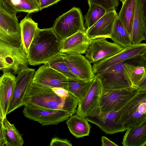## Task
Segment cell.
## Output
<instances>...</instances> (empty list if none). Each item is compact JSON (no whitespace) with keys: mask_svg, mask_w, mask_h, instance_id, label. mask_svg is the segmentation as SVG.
Masks as SVG:
<instances>
[{"mask_svg":"<svg viewBox=\"0 0 146 146\" xmlns=\"http://www.w3.org/2000/svg\"><path fill=\"white\" fill-rule=\"evenodd\" d=\"M23 113L26 117L37 121L42 126L56 125L67 120L71 115L68 112L63 110L25 105Z\"/></svg>","mask_w":146,"mask_h":146,"instance_id":"obj_10","label":"cell"},{"mask_svg":"<svg viewBox=\"0 0 146 146\" xmlns=\"http://www.w3.org/2000/svg\"><path fill=\"white\" fill-rule=\"evenodd\" d=\"M16 14L0 5V40L17 47L21 45V40L20 23Z\"/></svg>","mask_w":146,"mask_h":146,"instance_id":"obj_8","label":"cell"},{"mask_svg":"<svg viewBox=\"0 0 146 146\" xmlns=\"http://www.w3.org/2000/svg\"><path fill=\"white\" fill-rule=\"evenodd\" d=\"M32 82L52 87H60L67 90V78L44 64L35 71Z\"/></svg>","mask_w":146,"mask_h":146,"instance_id":"obj_15","label":"cell"},{"mask_svg":"<svg viewBox=\"0 0 146 146\" xmlns=\"http://www.w3.org/2000/svg\"><path fill=\"white\" fill-rule=\"evenodd\" d=\"M0 5L8 11L16 13L11 3L10 0H0Z\"/></svg>","mask_w":146,"mask_h":146,"instance_id":"obj_35","label":"cell"},{"mask_svg":"<svg viewBox=\"0 0 146 146\" xmlns=\"http://www.w3.org/2000/svg\"><path fill=\"white\" fill-rule=\"evenodd\" d=\"M102 145V146H118V145L110 140L104 136L101 137Z\"/></svg>","mask_w":146,"mask_h":146,"instance_id":"obj_37","label":"cell"},{"mask_svg":"<svg viewBox=\"0 0 146 146\" xmlns=\"http://www.w3.org/2000/svg\"><path fill=\"white\" fill-rule=\"evenodd\" d=\"M89 8L84 16L86 31L90 27L107 12L101 7L94 4H89Z\"/></svg>","mask_w":146,"mask_h":146,"instance_id":"obj_29","label":"cell"},{"mask_svg":"<svg viewBox=\"0 0 146 146\" xmlns=\"http://www.w3.org/2000/svg\"><path fill=\"white\" fill-rule=\"evenodd\" d=\"M139 90L131 87L101 93L100 112L118 111L136 95Z\"/></svg>","mask_w":146,"mask_h":146,"instance_id":"obj_6","label":"cell"},{"mask_svg":"<svg viewBox=\"0 0 146 146\" xmlns=\"http://www.w3.org/2000/svg\"><path fill=\"white\" fill-rule=\"evenodd\" d=\"M35 70L28 67L21 70L15 78V85L7 111V114L23 105V100L31 82Z\"/></svg>","mask_w":146,"mask_h":146,"instance_id":"obj_13","label":"cell"},{"mask_svg":"<svg viewBox=\"0 0 146 146\" xmlns=\"http://www.w3.org/2000/svg\"><path fill=\"white\" fill-rule=\"evenodd\" d=\"M61 0H40V11L52 5Z\"/></svg>","mask_w":146,"mask_h":146,"instance_id":"obj_36","label":"cell"},{"mask_svg":"<svg viewBox=\"0 0 146 146\" xmlns=\"http://www.w3.org/2000/svg\"><path fill=\"white\" fill-rule=\"evenodd\" d=\"M2 125L4 135L7 146H22L24 141L21 135L14 125L10 123L5 117Z\"/></svg>","mask_w":146,"mask_h":146,"instance_id":"obj_27","label":"cell"},{"mask_svg":"<svg viewBox=\"0 0 146 146\" xmlns=\"http://www.w3.org/2000/svg\"><path fill=\"white\" fill-rule=\"evenodd\" d=\"M93 78L86 80L76 77L67 78V90L79 102L83 99L87 93Z\"/></svg>","mask_w":146,"mask_h":146,"instance_id":"obj_25","label":"cell"},{"mask_svg":"<svg viewBox=\"0 0 146 146\" xmlns=\"http://www.w3.org/2000/svg\"><path fill=\"white\" fill-rule=\"evenodd\" d=\"M132 44L146 40V0H136L131 34Z\"/></svg>","mask_w":146,"mask_h":146,"instance_id":"obj_16","label":"cell"},{"mask_svg":"<svg viewBox=\"0 0 146 146\" xmlns=\"http://www.w3.org/2000/svg\"><path fill=\"white\" fill-rule=\"evenodd\" d=\"M46 64L67 78L76 77L69 70L62 53L51 59Z\"/></svg>","mask_w":146,"mask_h":146,"instance_id":"obj_31","label":"cell"},{"mask_svg":"<svg viewBox=\"0 0 146 146\" xmlns=\"http://www.w3.org/2000/svg\"><path fill=\"white\" fill-rule=\"evenodd\" d=\"M123 63L135 66H146V52L127 60Z\"/></svg>","mask_w":146,"mask_h":146,"instance_id":"obj_33","label":"cell"},{"mask_svg":"<svg viewBox=\"0 0 146 146\" xmlns=\"http://www.w3.org/2000/svg\"><path fill=\"white\" fill-rule=\"evenodd\" d=\"M35 0L37 2V3H38V4L39 5L40 4V0Z\"/></svg>","mask_w":146,"mask_h":146,"instance_id":"obj_41","label":"cell"},{"mask_svg":"<svg viewBox=\"0 0 146 146\" xmlns=\"http://www.w3.org/2000/svg\"><path fill=\"white\" fill-rule=\"evenodd\" d=\"M28 14L20 23L21 45L27 56L31 44L38 28V24Z\"/></svg>","mask_w":146,"mask_h":146,"instance_id":"obj_22","label":"cell"},{"mask_svg":"<svg viewBox=\"0 0 146 146\" xmlns=\"http://www.w3.org/2000/svg\"><path fill=\"white\" fill-rule=\"evenodd\" d=\"M5 117L0 102V122H2Z\"/></svg>","mask_w":146,"mask_h":146,"instance_id":"obj_39","label":"cell"},{"mask_svg":"<svg viewBox=\"0 0 146 146\" xmlns=\"http://www.w3.org/2000/svg\"><path fill=\"white\" fill-rule=\"evenodd\" d=\"M136 0H125L118 15V17L130 35Z\"/></svg>","mask_w":146,"mask_h":146,"instance_id":"obj_28","label":"cell"},{"mask_svg":"<svg viewBox=\"0 0 146 146\" xmlns=\"http://www.w3.org/2000/svg\"><path fill=\"white\" fill-rule=\"evenodd\" d=\"M102 91L100 82L95 75L85 96L79 102L76 114L86 117L99 114Z\"/></svg>","mask_w":146,"mask_h":146,"instance_id":"obj_9","label":"cell"},{"mask_svg":"<svg viewBox=\"0 0 146 146\" xmlns=\"http://www.w3.org/2000/svg\"><path fill=\"white\" fill-rule=\"evenodd\" d=\"M88 5L94 4L99 6L107 12L115 10L118 6L119 0H88Z\"/></svg>","mask_w":146,"mask_h":146,"instance_id":"obj_32","label":"cell"},{"mask_svg":"<svg viewBox=\"0 0 146 146\" xmlns=\"http://www.w3.org/2000/svg\"><path fill=\"white\" fill-rule=\"evenodd\" d=\"M146 52L145 43L132 44L129 46L123 48L121 51L111 57L93 63L92 66L93 72L95 75H97L113 65L123 63L127 60Z\"/></svg>","mask_w":146,"mask_h":146,"instance_id":"obj_11","label":"cell"},{"mask_svg":"<svg viewBox=\"0 0 146 146\" xmlns=\"http://www.w3.org/2000/svg\"><path fill=\"white\" fill-rule=\"evenodd\" d=\"M5 67L0 63V70L2 71L3 73L5 72Z\"/></svg>","mask_w":146,"mask_h":146,"instance_id":"obj_40","label":"cell"},{"mask_svg":"<svg viewBox=\"0 0 146 146\" xmlns=\"http://www.w3.org/2000/svg\"><path fill=\"white\" fill-rule=\"evenodd\" d=\"M91 40L86 32L78 31L62 40L61 52L85 54Z\"/></svg>","mask_w":146,"mask_h":146,"instance_id":"obj_19","label":"cell"},{"mask_svg":"<svg viewBox=\"0 0 146 146\" xmlns=\"http://www.w3.org/2000/svg\"><path fill=\"white\" fill-rule=\"evenodd\" d=\"M79 101L64 89L52 87L31 82L23 100V105L66 111L74 114Z\"/></svg>","mask_w":146,"mask_h":146,"instance_id":"obj_1","label":"cell"},{"mask_svg":"<svg viewBox=\"0 0 146 146\" xmlns=\"http://www.w3.org/2000/svg\"><path fill=\"white\" fill-rule=\"evenodd\" d=\"M62 53L69 70L76 77L89 80L95 76L91 63L85 56L75 53Z\"/></svg>","mask_w":146,"mask_h":146,"instance_id":"obj_14","label":"cell"},{"mask_svg":"<svg viewBox=\"0 0 146 146\" xmlns=\"http://www.w3.org/2000/svg\"><path fill=\"white\" fill-rule=\"evenodd\" d=\"M105 38L92 39L85 52V57L91 63L111 57L121 51L123 48L113 42H110Z\"/></svg>","mask_w":146,"mask_h":146,"instance_id":"obj_12","label":"cell"},{"mask_svg":"<svg viewBox=\"0 0 146 146\" xmlns=\"http://www.w3.org/2000/svg\"><path fill=\"white\" fill-rule=\"evenodd\" d=\"M62 40L78 31L85 32L83 17L80 9L73 7L57 17L52 27Z\"/></svg>","mask_w":146,"mask_h":146,"instance_id":"obj_4","label":"cell"},{"mask_svg":"<svg viewBox=\"0 0 146 146\" xmlns=\"http://www.w3.org/2000/svg\"><path fill=\"white\" fill-rule=\"evenodd\" d=\"M123 63L124 72L132 86L140 89H146V66Z\"/></svg>","mask_w":146,"mask_h":146,"instance_id":"obj_23","label":"cell"},{"mask_svg":"<svg viewBox=\"0 0 146 146\" xmlns=\"http://www.w3.org/2000/svg\"><path fill=\"white\" fill-rule=\"evenodd\" d=\"M16 77L10 72H3L0 77V102L5 117L15 85Z\"/></svg>","mask_w":146,"mask_h":146,"instance_id":"obj_21","label":"cell"},{"mask_svg":"<svg viewBox=\"0 0 146 146\" xmlns=\"http://www.w3.org/2000/svg\"><path fill=\"white\" fill-rule=\"evenodd\" d=\"M0 63L6 68L5 72H11L15 76L29 64L21 45L15 46L1 40Z\"/></svg>","mask_w":146,"mask_h":146,"instance_id":"obj_5","label":"cell"},{"mask_svg":"<svg viewBox=\"0 0 146 146\" xmlns=\"http://www.w3.org/2000/svg\"><path fill=\"white\" fill-rule=\"evenodd\" d=\"M122 144L123 146H145L146 120L129 127L123 136Z\"/></svg>","mask_w":146,"mask_h":146,"instance_id":"obj_20","label":"cell"},{"mask_svg":"<svg viewBox=\"0 0 146 146\" xmlns=\"http://www.w3.org/2000/svg\"><path fill=\"white\" fill-rule=\"evenodd\" d=\"M146 120V89H140L136 95L118 111L117 123L126 129Z\"/></svg>","mask_w":146,"mask_h":146,"instance_id":"obj_3","label":"cell"},{"mask_svg":"<svg viewBox=\"0 0 146 146\" xmlns=\"http://www.w3.org/2000/svg\"><path fill=\"white\" fill-rule=\"evenodd\" d=\"M110 38L123 48L132 44L130 34L118 17L114 23Z\"/></svg>","mask_w":146,"mask_h":146,"instance_id":"obj_26","label":"cell"},{"mask_svg":"<svg viewBox=\"0 0 146 146\" xmlns=\"http://www.w3.org/2000/svg\"><path fill=\"white\" fill-rule=\"evenodd\" d=\"M0 146H7L3 130L2 122H0Z\"/></svg>","mask_w":146,"mask_h":146,"instance_id":"obj_38","label":"cell"},{"mask_svg":"<svg viewBox=\"0 0 146 146\" xmlns=\"http://www.w3.org/2000/svg\"><path fill=\"white\" fill-rule=\"evenodd\" d=\"M95 75L100 82L102 93L132 87L124 72L123 63L113 65Z\"/></svg>","mask_w":146,"mask_h":146,"instance_id":"obj_7","label":"cell"},{"mask_svg":"<svg viewBox=\"0 0 146 146\" xmlns=\"http://www.w3.org/2000/svg\"><path fill=\"white\" fill-rule=\"evenodd\" d=\"M50 146H72V144L67 139L58 137L52 138L50 142Z\"/></svg>","mask_w":146,"mask_h":146,"instance_id":"obj_34","label":"cell"},{"mask_svg":"<svg viewBox=\"0 0 146 146\" xmlns=\"http://www.w3.org/2000/svg\"><path fill=\"white\" fill-rule=\"evenodd\" d=\"M117 17L115 10L106 12L94 25L86 30V33L91 39L101 37L110 38L114 23Z\"/></svg>","mask_w":146,"mask_h":146,"instance_id":"obj_18","label":"cell"},{"mask_svg":"<svg viewBox=\"0 0 146 146\" xmlns=\"http://www.w3.org/2000/svg\"><path fill=\"white\" fill-rule=\"evenodd\" d=\"M121 1V2L123 3L125 0H119Z\"/></svg>","mask_w":146,"mask_h":146,"instance_id":"obj_42","label":"cell"},{"mask_svg":"<svg viewBox=\"0 0 146 146\" xmlns=\"http://www.w3.org/2000/svg\"><path fill=\"white\" fill-rule=\"evenodd\" d=\"M62 41L52 27L42 29L38 28L27 56L29 64L34 66L46 64L61 53Z\"/></svg>","mask_w":146,"mask_h":146,"instance_id":"obj_2","label":"cell"},{"mask_svg":"<svg viewBox=\"0 0 146 146\" xmlns=\"http://www.w3.org/2000/svg\"><path fill=\"white\" fill-rule=\"evenodd\" d=\"M66 123L71 133L76 137L89 135L91 126L85 117L76 114L71 115Z\"/></svg>","mask_w":146,"mask_h":146,"instance_id":"obj_24","label":"cell"},{"mask_svg":"<svg viewBox=\"0 0 146 146\" xmlns=\"http://www.w3.org/2000/svg\"><path fill=\"white\" fill-rule=\"evenodd\" d=\"M16 13L23 12L30 13L40 11V6L35 0H10Z\"/></svg>","mask_w":146,"mask_h":146,"instance_id":"obj_30","label":"cell"},{"mask_svg":"<svg viewBox=\"0 0 146 146\" xmlns=\"http://www.w3.org/2000/svg\"><path fill=\"white\" fill-rule=\"evenodd\" d=\"M118 111L100 112L97 115L85 118L88 121L98 126L106 134L112 135L127 130L122 124L116 121Z\"/></svg>","mask_w":146,"mask_h":146,"instance_id":"obj_17","label":"cell"}]
</instances>
